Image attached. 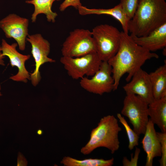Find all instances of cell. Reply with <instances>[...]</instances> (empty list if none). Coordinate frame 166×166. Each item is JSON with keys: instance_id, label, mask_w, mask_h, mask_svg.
I'll use <instances>...</instances> for the list:
<instances>
[{"instance_id": "obj_1", "label": "cell", "mask_w": 166, "mask_h": 166, "mask_svg": "<svg viewBox=\"0 0 166 166\" xmlns=\"http://www.w3.org/2000/svg\"><path fill=\"white\" fill-rule=\"evenodd\" d=\"M158 58L157 54L136 44L128 33L121 32L119 49L116 54L107 61L112 68L113 91L117 89L124 74H128L126 80L128 82L147 60Z\"/></svg>"}, {"instance_id": "obj_2", "label": "cell", "mask_w": 166, "mask_h": 166, "mask_svg": "<svg viewBox=\"0 0 166 166\" xmlns=\"http://www.w3.org/2000/svg\"><path fill=\"white\" fill-rule=\"evenodd\" d=\"M166 23L165 0H139L128 31L137 37L145 36Z\"/></svg>"}, {"instance_id": "obj_3", "label": "cell", "mask_w": 166, "mask_h": 166, "mask_svg": "<svg viewBox=\"0 0 166 166\" xmlns=\"http://www.w3.org/2000/svg\"><path fill=\"white\" fill-rule=\"evenodd\" d=\"M117 119L113 115H109L101 118L97 126L91 131L90 138L86 144L81 149L84 155L89 154L99 147L109 149L112 154L120 147L118 134L121 130Z\"/></svg>"}, {"instance_id": "obj_4", "label": "cell", "mask_w": 166, "mask_h": 166, "mask_svg": "<svg viewBox=\"0 0 166 166\" xmlns=\"http://www.w3.org/2000/svg\"><path fill=\"white\" fill-rule=\"evenodd\" d=\"M91 32L97 53L102 61H107L119 49L121 32L113 26L104 24L96 26Z\"/></svg>"}, {"instance_id": "obj_5", "label": "cell", "mask_w": 166, "mask_h": 166, "mask_svg": "<svg viewBox=\"0 0 166 166\" xmlns=\"http://www.w3.org/2000/svg\"><path fill=\"white\" fill-rule=\"evenodd\" d=\"M60 61L68 75L75 80L85 76H92L98 70L102 62L96 52L77 57L62 56Z\"/></svg>"}, {"instance_id": "obj_6", "label": "cell", "mask_w": 166, "mask_h": 166, "mask_svg": "<svg viewBox=\"0 0 166 166\" xmlns=\"http://www.w3.org/2000/svg\"><path fill=\"white\" fill-rule=\"evenodd\" d=\"M148 107V104L136 95L127 94L124 100L121 114L128 118L139 136L144 134L149 121Z\"/></svg>"}, {"instance_id": "obj_7", "label": "cell", "mask_w": 166, "mask_h": 166, "mask_svg": "<svg viewBox=\"0 0 166 166\" xmlns=\"http://www.w3.org/2000/svg\"><path fill=\"white\" fill-rule=\"evenodd\" d=\"M61 52L63 56L70 57H79L96 52L91 31L76 29L70 32L62 44Z\"/></svg>"}, {"instance_id": "obj_8", "label": "cell", "mask_w": 166, "mask_h": 166, "mask_svg": "<svg viewBox=\"0 0 166 166\" xmlns=\"http://www.w3.org/2000/svg\"><path fill=\"white\" fill-rule=\"evenodd\" d=\"M114 82L111 66L107 61H103L91 78L83 77L80 79L79 84L86 91L101 95L113 91Z\"/></svg>"}, {"instance_id": "obj_9", "label": "cell", "mask_w": 166, "mask_h": 166, "mask_svg": "<svg viewBox=\"0 0 166 166\" xmlns=\"http://www.w3.org/2000/svg\"><path fill=\"white\" fill-rule=\"evenodd\" d=\"M26 41L31 45V53L35 62V69L32 73H30V80L32 85L36 86L41 79L39 71L41 66L46 63L55 62V61L49 57L50 50V44L41 34H29Z\"/></svg>"}, {"instance_id": "obj_10", "label": "cell", "mask_w": 166, "mask_h": 166, "mask_svg": "<svg viewBox=\"0 0 166 166\" xmlns=\"http://www.w3.org/2000/svg\"><path fill=\"white\" fill-rule=\"evenodd\" d=\"M29 25L28 19L14 13L10 14L0 20V28L5 37L14 39L21 51L26 49Z\"/></svg>"}, {"instance_id": "obj_11", "label": "cell", "mask_w": 166, "mask_h": 166, "mask_svg": "<svg viewBox=\"0 0 166 166\" xmlns=\"http://www.w3.org/2000/svg\"><path fill=\"white\" fill-rule=\"evenodd\" d=\"M0 46L3 55L8 57L12 67L15 66L18 69L17 74L11 76L10 79L14 81L26 83L28 80H30V73L26 68L25 64L30 58V55L19 53L17 49L18 46L17 43L10 44L2 39Z\"/></svg>"}, {"instance_id": "obj_12", "label": "cell", "mask_w": 166, "mask_h": 166, "mask_svg": "<svg viewBox=\"0 0 166 166\" xmlns=\"http://www.w3.org/2000/svg\"><path fill=\"white\" fill-rule=\"evenodd\" d=\"M123 89L127 94L137 95L148 104L154 100L149 73L141 68L133 75Z\"/></svg>"}, {"instance_id": "obj_13", "label": "cell", "mask_w": 166, "mask_h": 166, "mask_svg": "<svg viewBox=\"0 0 166 166\" xmlns=\"http://www.w3.org/2000/svg\"><path fill=\"white\" fill-rule=\"evenodd\" d=\"M130 36L136 44L149 51L164 49L166 46V23L146 36L138 37L132 34Z\"/></svg>"}, {"instance_id": "obj_14", "label": "cell", "mask_w": 166, "mask_h": 166, "mask_svg": "<svg viewBox=\"0 0 166 166\" xmlns=\"http://www.w3.org/2000/svg\"><path fill=\"white\" fill-rule=\"evenodd\" d=\"M154 125L149 119L141 142L147 154L146 166H152L153 159L161 156V145Z\"/></svg>"}, {"instance_id": "obj_15", "label": "cell", "mask_w": 166, "mask_h": 166, "mask_svg": "<svg viewBox=\"0 0 166 166\" xmlns=\"http://www.w3.org/2000/svg\"><path fill=\"white\" fill-rule=\"evenodd\" d=\"M79 14L82 15L90 14L107 15L114 18L121 24L123 32L128 33L129 20L124 11L120 3L109 9H90L81 5L77 8Z\"/></svg>"}, {"instance_id": "obj_16", "label": "cell", "mask_w": 166, "mask_h": 166, "mask_svg": "<svg viewBox=\"0 0 166 166\" xmlns=\"http://www.w3.org/2000/svg\"><path fill=\"white\" fill-rule=\"evenodd\" d=\"M148 113L150 121L156 124L161 132H166V97L148 104Z\"/></svg>"}, {"instance_id": "obj_17", "label": "cell", "mask_w": 166, "mask_h": 166, "mask_svg": "<svg viewBox=\"0 0 166 166\" xmlns=\"http://www.w3.org/2000/svg\"><path fill=\"white\" fill-rule=\"evenodd\" d=\"M154 99L166 97V64L149 73Z\"/></svg>"}, {"instance_id": "obj_18", "label": "cell", "mask_w": 166, "mask_h": 166, "mask_svg": "<svg viewBox=\"0 0 166 166\" xmlns=\"http://www.w3.org/2000/svg\"><path fill=\"white\" fill-rule=\"evenodd\" d=\"M56 0H26V2L33 5L34 7V11L31 17L32 22H35L37 16L40 14H45L47 21L49 22L54 23L58 15L53 11L52 7L53 2Z\"/></svg>"}, {"instance_id": "obj_19", "label": "cell", "mask_w": 166, "mask_h": 166, "mask_svg": "<svg viewBox=\"0 0 166 166\" xmlns=\"http://www.w3.org/2000/svg\"><path fill=\"white\" fill-rule=\"evenodd\" d=\"M114 160L113 158L108 160L93 158L79 160L67 156L63 158L61 163L64 166H111Z\"/></svg>"}, {"instance_id": "obj_20", "label": "cell", "mask_w": 166, "mask_h": 166, "mask_svg": "<svg viewBox=\"0 0 166 166\" xmlns=\"http://www.w3.org/2000/svg\"><path fill=\"white\" fill-rule=\"evenodd\" d=\"M117 117L125 129L129 140L128 148L131 150L134 147L138 145L139 136L131 128L124 117L120 113H117Z\"/></svg>"}, {"instance_id": "obj_21", "label": "cell", "mask_w": 166, "mask_h": 166, "mask_svg": "<svg viewBox=\"0 0 166 166\" xmlns=\"http://www.w3.org/2000/svg\"><path fill=\"white\" fill-rule=\"evenodd\" d=\"M139 0H120V4L126 15L130 20L136 10Z\"/></svg>"}, {"instance_id": "obj_22", "label": "cell", "mask_w": 166, "mask_h": 166, "mask_svg": "<svg viewBox=\"0 0 166 166\" xmlns=\"http://www.w3.org/2000/svg\"><path fill=\"white\" fill-rule=\"evenodd\" d=\"M161 145V156L159 160L161 166H166V132H156Z\"/></svg>"}, {"instance_id": "obj_23", "label": "cell", "mask_w": 166, "mask_h": 166, "mask_svg": "<svg viewBox=\"0 0 166 166\" xmlns=\"http://www.w3.org/2000/svg\"><path fill=\"white\" fill-rule=\"evenodd\" d=\"M81 5L80 0H64L61 4L59 9L61 11H63L69 7L71 6L77 9Z\"/></svg>"}, {"instance_id": "obj_24", "label": "cell", "mask_w": 166, "mask_h": 166, "mask_svg": "<svg viewBox=\"0 0 166 166\" xmlns=\"http://www.w3.org/2000/svg\"><path fill=\"white\" fill-rule=\"evenodd\" d=\"M140 149L136 147L135 155L133 158H131V161L128 160L126 157H124L123 160V164L124 166H137V161Z\"/></svg>"}, {"instance_id": "obj_25", "label": "cell", "mask_w": 166, "mask_h": 166, "mask_svg": "<svg viewBox=\"0 0 166 166\" xmlns=\"http://www.w3.org/2000/svg\"><path fill=\"white\" fill-rule=\"evenodd\" d=\"M27 161L24 156L20 153L19 154L18 157L17 166H26Z\"/></svg>"}, {"instance_id": "obj_26", "label": "cell", "mask_w": 166, "mask_h": 166, "mask_svg": "<svg viewBox=\"0 0 166 166\" xmlns=\"http://www.w3.org/2000/svg\"><path fill=\"white\" fill-rule=\"evenodd\" d=\"M5 57L2 54L1 46L0 45V65L4 66L5 65V61L4 59Z\"/></svg>"}, {"instance_id": "obj_27", "label": "cell", "mask_w": 166, "mask_h": 166, "mask_svg": "<svg viewBox=\"0 0 166 166\" xmlns=\"http://www.w3.org/2000/svg\"><path fill=\"white\" fill-rule=\"evenodd\" d=\"M43 133L41 129H39L37 131V133L39 135H41Z\"/></svg>"}, {"instance_id": "obj_28", "label": "cell", "mask_w": 166, "mask_h": 166, "mask_svg": "<svg viewBox=\"0 0 166 166\" xmlns=\"http://www.w3.org/2000/svg\"><path fill=\"white\" fill-rule=\"evenodd\" d=\"M1 85L0 83V97L2 95V93L1 92Z\"/></svg>"}, {"instance_id": "obj_29", "label": "cell", "mask_w": 166, "mask_h": 166, "mask_svg": "<svg viewBox=\"0 0 166 166\" xmlns=\"http://www.w3.org/2000/svg\"><path fill=\"white\" fill-rule=\"evenodd\" d=\"M60 0H56V1H60Z\"/></svg>"}]
</instances>
